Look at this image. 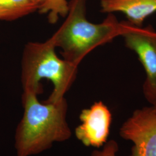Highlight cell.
Masks as SVG:
<instances>
[{"label":"cell","instance_id":"cell-1","mask_svg":"<svg viewBox=\"0 0 156 156\" xmlns=\"http://www.w3.org/2000/svg\"><path fill=\"white\" fill-rule=\"evenodd\" d=\"M38 95L24 90V113L15 134L17 156H29L48 149L53 142L68 140L71 132L66 121L64 98L55 103L40 102Z\"/></svg>","mask_w":156,"mask_h":156},{"label":"cell","instance_id":"cell-2","mask_svg":"<svg viewBox=\"0 0 156 156\" xmlns=\"http://www.w3.org/2000/svg\"><path fill=\"white\" fill-rule=\"evenodd\" d=\"M87 0H70L66 19L49 39L62 49L63 58L78 66L96 48L105 45L124 31L123 22L109 13L100 23L90 22L86 17Z\"/></svg>","mask_w":156,"mask_h":156},{"label":"cell","instance_id":"cell-3","mask_svg":"<svg viewBox=\"0 0 156 156\" xmlns=\"http://www.w3.org/2000/svg\"><path fill=\"white\" fill-rule=\"evenodd\" d=\"M56 46L50 39L44 42H29L24 49L21 80L23 90L37 94L42 93L41 81L46 79L53 85L46 102L55 103L64 98L76 78L78 67L57 55Z\"/></svg>","mask_w":156,"mask_h":156},{"label":"cell","instance_id":"cell-4","mask_svg":"<svg viewBox=\"0 0 156 156\" xmlns=\"http://www.w3.org/2000/svg\"><path fill=\"white\" fill-rule=\"evenodd\" d=\"M123 23L121 36L126 46L136 54L145 69L143 93L147 101L153 105L156 100V31L151 26L136 27L128 21Z\"/></svg>","mask_w":156,"mask_h":156},{"label":"cell","instance_id":"cell-5","mask_svg":"<svg viewBox=\"0 0 156 156\" xmlns=\"http://www.w3.org/2000/svg\"><path fill=\"white\" fill-rule=\"evenodd\" d=\"M120 135L134 145L129 156H156V109L153 106L135 111L123 123Z\"/></svg>","mask_w":156,"mask_h":156},{"label":"cell","instance_id":"cell-6","mask_svg":"<svg viewBox=\"0 0 156 156\" xmlns=\"http://www.w3.org/2000/svg\"><path fill=\"white\" fill-rule=\"evenodd\" d=\"M79 119L82 122L75 130L76 137L84 146L100 148L107 142L112 116L109 108L102 101L94 102L83 109Z\"/></svg>","mask_w":156,"mask_h":156},{"label":"cell","instance_id":"cell-7","mask_svg":"<svg viewBox=\"0 0 156 156\" xmlns=\"http://www.w3.org/2000/svg\"><path fill=\"white\" fill-rule=\"evenodd\" d=\"M101 11L121 12L133 26L142 27L145 19L156 12V0H101Z\"/></svg>","mask_w":156,"mask_h":156},{"label":"cell","instance_id":"cell-8","mask_svg":"<svg viewBox=\"0 0 156 156\" xmlns=\"http://www.w3.org/2000/svg\"><path fill=\"white\" fill-rule=\"evenodd\" d=\"M31 0H0V20L13 21L38 10Z\"/></svg>","mask_w":156,"mask_h":156},{"label":"cell","instance_id":"cell-9","mask_svg":"<svg viewBox=\"0 0 156 156\" xmlns=\"http://www.w3.org/2000/svg\"><path fill=\"white\" fill-rule=\"evenodd\" d=\"M38 12L48 14V22L55 24L60 17H66L68 12V2L67 0H44L39 5Z\"/></svg>","mask_w":156,"mask_h":156},{"label":"cell","instance_id":"cell-10","mask_svg":"<svg viewBox=\"0 0 156 156\" xmlns=\"http://www.w3.org/2000/svg\"><path fill=\"white\" fill-rule=\"evenodd\" d=\"M119 146L115 140H111L107 142L101 151H94L91 156H116Z\"/></svg>","mask_w":156,"mask_h":156},{"label":"cell","instance_id":"cell-11","mask_svg":"<svg viewBox=\"0 0 156 156\" xmlns=\"http://www.w3.org/2000/svg\"><path fill=\"white\" fill-rule=\"evenodd\" d=\"M31 1L39 6V5L44 1V0H31Z\"/></svg>","mask_w":156,"mask_h":156},{"label":"cell","instance_id":"cell-12","mask_svg":"<svg viewBox=\"0 0 156 156\" xmlns=\"http://www.w3.org/2000/svg\"><path fill=\"white\" fill-rule=\"evenodd\" d=\"M152 106H153L155 109H156V100L155 102H154V104L153 105H152Z\"/></svg>","mask_w":156,"mask_h":156}]
</instances>
